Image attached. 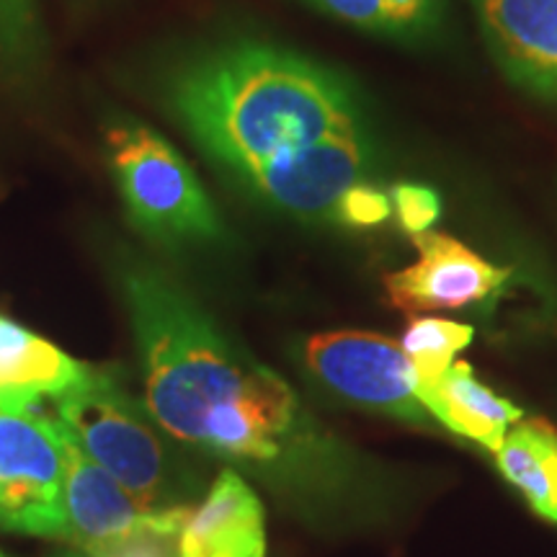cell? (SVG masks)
Here are the masks:
<instances>
[{"instance_id": "cell-1", "label": "cell", "mask_w": 557, "mask_h": 557, "mask_svg": "<svg viewBox=\"0 0 557 557\" xmlns=\"http://www.w3.org/2000/svg\"><path fill=\"white\" fill-rule=\"evenodd\" d=\"M143 403L165 436L267 487L315 527L393 517L398 478L333 434L282 374L240 346L171 274L120 253Z\"/></svg>"}, {"instance_id": "cell-2", "label": "cell", "mask_w": 557, "mask_h": 557, "mask_svg": "<svg viewBox=\"0 0 557 557\" xmlns=\"http://www.w3.org/2000/svg\"><path fill=\"white\" fill-rule=\"evenodd\" d=\"M181 127L246 189L318 145L372 137L354 88L331 67L233 41L186 60L169 81Z\"/></svg>"}, {"instance_id": "cell-3", "label": "cell", "mask_w": 557, "mask_h": 557, "mask_svg": "<svg viewBox=\"0 0 557 557\" xmlns=\"http://www.w3.org/2000/svg\"><path fill=\"white\" fill-rule=\"evenodd\" d=\"M45 398L75 444L139 506H186L189 475L145 403L122 387L120 374L90 367L78 385Z\"/></svg>"}, {"instance_id": "cell-4", "label": "cell", "mask_w": 557, "mask_h": 557, "mask_svg": "<svg viewBox=\"0 0 557 557\" xmlns=\"http://www.w3.org/2000/svg\"><path fill=\"white\" fill-rule=\"evenodd\" d=\"M107 163L129 220L165 248L222 238V220L197 173L148 124L120 120L107 129Z\"/></svg>"}, {"instance_id": "cell-5", "label": "cell", "mask_w": 557, "mask_h": 557, "mask_svg": "<svg viewBox=\"0 0 557 557\" xmlns=\"http://www.w3.org/2000/svg\"><path fill=\"white\" fill-rule=\"evenodd\" d=\"M0 529L65 540V457L45 395L0 393Z\"/></svg>"}, {"instance_id": "cell-6", "label": "cell", "mask_w": 557, "mask_h": 557, "mask_svg": "<svg viewBox=\"0 0 557 557\" xmlns=\"http://www.w3.org/2000/svg\"><path fill=\"white\" fill-rule=\"evenodd\" d=\"M297 354L336 398L408 426H438L418 400V374L400 341L372 331H325L305 338Z\"/></svg>"}, {"instance_id": "cell-7", "label": "cell", "mask_w": 557, "mask_h": 557, "mask_svg": "<svg viewBox=\"0 0 557 557\" xmlns=\"http://www.w3.org/2000/svg\"><path fill=\"white\" fill-rule=\"evenodd\" d=\"M418 261L385 274L387 299L410 315L438 310H465L504 287L511 269L485 261L465 243L444 233L413 235Z\"/></svg>"}, {"instance_id": "cell-8", "label": "cell", "mask_w": 557, "mask_h": 557, "mask_svg": "<svg viewBox=\"0 0 557 557\" xmlns=\"http://www.w3.org/2000/svg\"><path fill=\"white\" fill-rule=\"evenodd\" d=\"M500 70L557 101V0H470Z\"/></svg>"}, {"instance_id": "cell-9", "label": "cell", "mask_w": 557, "mask_h": 557, "mask_svg": "<svg viewBox=\"0 0 557 557\" xmlns=\"http://www.w3.org/2000/svg\"><path fill=\"white\" fill-rule=\"evenodd\" d=\"M267 508L238 470L225 468L191 506L178 534V557H267Z\"/></svg>"}, {"instance_id": "cell-10", "label": "cell", "mask_w": 557, "mask_h": 557, "mask_svg": "<svg viewBox=\"0 0 557 557\" xmlns=\"http://www.w3.org/2000/svg\"><path fill=\"white\" fill-rule=\"evenodd\" d=\"M418 400L438 426L470 438L491 455L500 449L508 429L524 418V410L480 382L468 361H455L434 382H418Z\"/></svg>"}, {"instance_id": "cell-11", "label": "cell", "mask_w": 557, "mask_h": 557, "mask_svg": "<svg viewBox=\"0 0 557 557\" xmlns=\"http://www.w3.org/2000/svg\"><path fill=\"white\" fill-rule=\"evenodd\" d=\"M47 400V398H45ZM54 416V413H52ZM58 421V418H54ZM62 457H65V511L67 542L73 547L107 540L135 524L145 511L107 470L83 451L58 421Z\"/></svg>"}, {"instance_id": "cell-12", "label": "cell", "mask_w": 557, "mask_h": 557, "mask_svg": "<svg viewBox=\"0 0 557 557\" xmlns=\"http://www.w3.org/2000/svg\"><path fill=\"white\" fill-rule=\"evenodd\" d=\"M90 364L73 359L52 341L0 315V393L58 395L78 385Z\"/></svg>"}, {"instance_id": "cell-13", "label": "cell", "mask_w": 557, "mask_h": 557, "mask_svg": "<svg viewBox=\"0 0 557 557\" xmlns=\"http://www.w3.org/2000/svg\"><path fill=\"white\" fill-rule=\"evenodd\" d=\"M496 465L542 519L557 524V429L545 418H521L508 429Z\"/></svg>"}, {"instance_id": "cell-14", "label": "cell", "mask_w": 557, "mask_h": 557, "mask_svg": "<svg viewBox=\"0 0 557 557\" xmlns=\"http://www.w3.org/2000/svg\"><path fill=\"white\" fill-rule=\"evenodd\" d=\"M325 16L382 37L413 39L438 24L442 0H308Z\"/></svg>"}, {"instance_id": "cell-15", "label": "cell", "mask_w": 557, "mask_h": 557, "mask_svg": "<svg viewBox=\"0 0 557 557\" xmlns=\"http://www.w3.org/2000/svg\"><path fill=\"white\" fill-rule=\"evenodd\" d=\"M189 511V504L152 508L124 532L75 547L67 557H178V534Z\"/></svg>"}, {"instance_id": "cell-16", "label": "cell", "mask_w": 557, "mask_h": 557, "mask_svg": "<svg viewBox=\"0 0 557 557\" xmlns=\"http://www.w3.org/2000/svg\"><path fill=\"white\" fill-rule=\"evenodd\" d=\"M475 338V329L444 318H413L406 336L400 338L403 351L413 364L418 382H434L455 364L457 354L465 351Z\"/></svg>"}, {"instance_id": "cell-17", "label": "cell", "mask_w": 557, "mask_h": 557, "mask_svg": "<svg viewBox=\"0 0 557 557\" xmlns=\"http://www.w3.org/2000/svg\"><path fill=\"white\" fill-rule=\"evenodd\" d=\"M45 58V32L37 0H0V67L34 73Z\"/></svg>"}, {"instance_id": "cell-18", "label": "cell", "mask_w": 557, "mask_h": 557, "mask_svg": "<svg viewBox=\"0 0 557 557\" xmlns=\"http://www.w3.org/2000/svg\"><path fill=\"white\" fill-rule=\"evenodd\" d=\"M393 212L410 235L426 233L442 214V199L434 189L421 184H398L393 189Z\"/></svg>"}, {"instance_id": "cell-19", "label": "cell", "mask_w": 557, "mask_h": 557, "mask_svg": "<svg viewBox=\"0 0 557 557\" xmlns=\"http://www.w3.org/2000/svg\"><path fill=\"white\" fill-rule=\"evenodd\" d=\"M393 218V199L374 181L361 184L346 194L338 207L336 225L344 227H377Z\"/></svg>"}, {"instance_id": "cell-20", "label": "cell", "mask_w": 557, "mask_h": 557, "mask_svg": "<svg viewBox=\"0 0 557 557\" xmlns=\"http://www.w3.org/2000/svg\"><path fill=\"white\" fill-rule=\"evenodd\" d=\"M0 557H9V555H5V553H0Z\"/></svg>"}]
</instances>
